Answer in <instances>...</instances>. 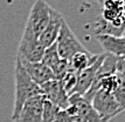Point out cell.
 I'll use <instances>...</instances> for the list:
<instances>
[{"label":"cell","instance_id":"obj_14","mask_svg":"<svg viewBox=\"0 0 125 122\" xmlns=\"http://www.w3.org/2000/svg\"><path fill=\"white\" fill-rule=\"evenodd\" d=\"M62 60L59 55V52H57V46H56V42L52 46H49L48 48L44 49V54L43 58H42V63L46 65L47 67H49L52 71L55 68V66Z\"/></svg>","mask_w":125,"mask_h":122},{"label":"cell","instance_id":"obj_7","mask_svg":"<svg viewBox=\"0 0 125 122\" xmlns=\"http://www.w3.org/2000/svg\"><path fill=\"white\" fill-rule=\"evenodd\" d=\"M43 100V95H38L27 100L14 122H42Z\"/></svg>","mask_w":125,"mask_h":122},{"label":"cell","instance_id":"obj_22","mask_svg":"<svg viewBox=\"0 0 125 122\" xmlns=\"http://www.w3.org/2000/svg\"><path fill=\"white\" fill-rule=\"evenodd\" d=\"M123 37H125V32H124V34H123Z\"/></svg>","mask_w":125,"mask_h":122},{"label":"cell","instance_id":"obj_17","mask_svg":"<svg viewBox=\"0 0 125 122\" xmlns=\"http://www.w3.org/2000/svg\"><path fill=\"white\" fill-rule=\"evenodd\" d=\"M112 94H114L116 101L119 103V106L125 110V81L120 82V85L115 89V92Z\"/></svg>","mask_w":125,"mask_h":122},{"label":"cell","instance_id":"obj_13","mask_svg":"<svg viewBox=\"0 0 125 122\" xmlns=\"http://www.w3.org/2000/svg\"><path fill=\"white\" fill-rule=\"evenodd\" d=\"M99 54H93L89 50L85 52H80L76 53L75 55L71 58L69 62V69L74 71L75 73H81L82 71H84L85 68L89 66H91L95 61L97 60V58Z\"/></svg>","mask_w":125,"mask_h":122},{"label":"cell","instance_id":"obj_12","mask_svg":"<svg viewBox=\"0 0 125 122\" xmlns=\"http://www.w3.org/2000/svg\"><path fill=\"white\" fill-rule=\"evenodd\" d=\"M96 40L102 46L104 53L115 56H125V37L96 35Z\"/></svg>","mask_w":125,"mask_h":122},{"label":"cell","instance_id":"obj_16","mask_svg":"<svg viewBox=\"0 0 125 122\" xmlns=\"http://www.w3.org/2000/svg\"><path fill=\"white\" fill-rule=\"evenodd\" d=\"M61 109L52 101L44 99L42 108V122H53Z\"/></svg>","mask_w":125,"mask_h":122},{"label":"cell","instance_id":"obj_4","mask_svg":"<svg viewBox=\"0 0 125 122\" xmlns=\"http://www.w3.org/2000/svg\"><path fill=\"white\" fill-rule=\"evenodd\" d=\"M69 115H80L87 122H109L110 120L99 115L93 108L91 103L83 96L73 94L69 96V107L65 109Z\"/></svg>","mask_w":125,"mask_h":122},{"label":"cell","instance_id":"obj_21","mask_svg":"<svg viewBox=\"0 0 125 122\" xmlns=\"http://www.w3.org/2000/svg\"><path fill=\"white\" fill-rule=\"evenodd\" d=\"M96 1H98V2H102L103 0H96ZM124 1H125V0H124Z\"/></svg>","mask_w":125,"mask_h":122},{"label":"cell","instance_id":"obj_3","mask_svg":"<svg viewBox=\"0 0 125 122\" xmlns=\"http://www.w3.org/2000/svg\"><path fill=\"white\" fill-rule=\"evenodd\" d=\"M56 46H57V52L60 58L65 61H69L76 53L88 50L76 38V35L71 31V28L69 27L65 20L62 22L60 34L56 40Z\"/></svg>","mask_w":125,"mask_h":122},{"label":"cell","instance_id":"obj_19","mask_svg":"<svg viewBox=\"0 0 125 122\" xmlns=\"http://www.w3.org/2000/svg\"><path fill=\"white\" fill-rule=\"evenodd\" d=\"M69 117H70V115L67 113V110L61 109L57 113V115H56V117H55V120L53 122H69Z\"/></svg>","mask_w":125,"mask_h":122},{"label":"cell","instance_id":"obj_5","mask_svg":"<svg viewBox=\"0 0 125 122\" xmlns=\"http://www.w3.org/2000/svg\"><path fill=\"white\" fill-rule=\"evenodd\" d=\"M90 103L99 115H102L103 117H106L109 120L117 116L118 114H120L124 110L119 106V103L116 101L114 94L104 92V90H98L97 93L94 95Z\"/></svg>","mask_w":125,"mask_h":122},{"label":"cell","instance_id":"obj_18","mask_svg":"<svg viewBox=\"0 0 125 122\" xmlns=\"http://www.w3.org/2000/svg\"><path fill=\"white\" fill-rule=\"evenodd\" d=\"M116 74H117L120 79L125 80V56L118 58L117 66H116Z\"/></svg>","mask_w":125,"mask_h":122},{"label":"cell","instance_id":"obj_1","mask_svg":"<svg viewBox=\"0 0 125 122\" xmlns=\"http://www.w3.org/2000/svg\"><path fill=\"white\" fill-rule=\"evenodd\" d=\"M42 95L41 87L29 78L26 69L23 68L21 61L15 58V67H14V105L12 120L14 121L21 110L25 102L31 98Z\"/></svg>","mask_w":125,"mask_h":122},{"label":"cell","instance_id":"obj_15","mask_svg":"<svg viewBox=\"0 0 125 122\" xmlns=\"http://www.w3.org/2000/svg\"><path fill=\"white\" fill-rule=\"evenodd\" d=\"M59 81L61 82V86H62L63 90L65 92V94L68 95V96H70V95L74 94V90H75V87H76L77 73L69 69Z\"/></svg>","mask_w":125,"mask_h":122},{"label":"cell","instance_id":"obj_6","mask_svg":"<svg viewBox=\"0 0 125 122\" xmlns=\"http://www.w3.org/2000/svg\"><path fill=\"white\" fill-rule=\"evenodd\" d=\"M63 21H64L63 15L57 10L50 7L49 21L47 24L46 28L43 29V32L39 37V41L44 48H48L49 46H52V45H54L56 42Z\"/></svg>","mask_w":125,"mask_h":122},{"label":"cell","instance_id":"obj_2","mask_svg":"<svg viewBox=\"0 0 125 122\" xmlns=\"http://www.w3.org/2000/svg\"><path fill=\"white\" fill-rule=\"evenodd\" d=\"M50 7L46 0H36L29 12L26 27L21 39L39 40V37L43 32L49 21Z\"/></svg>","mask_w":125,"mask_h":122},{"label":"cell","instance_id":"obj_9","mask_svg":"<svg viewBox=\"0 0 125 122\" xmlns=\"http://www.w3.org/2000/svg\"><path fill=\"white\" fill-rule=\"evenodd\" d=\"M105 55H106L105 53L99 54L97 60L95 61L91 66H89L84 71H82L81 73L77 74V82H76L75 90H74V94H78V95H81V96L85 95V93L91 87L94 80H95V76H96V73H97L99 66L102 65Z\"/></svg>","mask_w":125,"mask_h":122},{"label":"cell","instance_id":"obj_10","mask_svg":"<svg viewBox=\"0 0 125 122\" xmlns=\"http://www.w3.org/2000/svg\"><path fill=\"white\" fill-rule=\"evenodd\" d=\"M44 49L46 48L40 44L39 40L21 39L18 47L16 58L27 62H41L44 54Z\"/></svg>","mask_w":125,"mask_h":122},{"label":"cell","instance_id":"obj_8","mask_svg":"<svg viewBox=\"0 0 125 122\" xmlns=\"http://www.w3.org/2000/svg\"><path fill=\"white\" fill-rule=\"evenodd\" d=\"M40 87H41V92H42L44 99L52 101L60 109L65 110L69 107V96L65 94V92L63 90L59 80L53 79V80L41 85Z\"/></svg>","mask_w":125,"mask_h":122},{"label":"cell","instance_id":"obj_11","mask_svg":"<svg viewBox=\"0 0 125 122\" xmlns=\"http://www.w3.org/2000/svg\"><path fill=\"white\" fill-rule=\"evenodd\" d=\"M20 61H21L23 68L26 69L27 74L29 75V78L32 79L38 86H41V85L46 83L47 81H50V80L55 79L52 69L49 67H47L46 65H43L42 62H27V61H22V60Z\"/></svg>","mask_w":125,"mask_h":122},{"label":"cell","instance_id":"obj_20","mask_svg":"<svg viewBox=\"0 0 125 122\" xmlns=\"http://www.w3.org/2000/svg\"><path fill=\"white\" fill-rule=\"evenodd\" d=\"M69 122H87V121L82 116H80V115H70Z\"/></svg>","mask_w":125,"mask_h":122}]
</instances>
